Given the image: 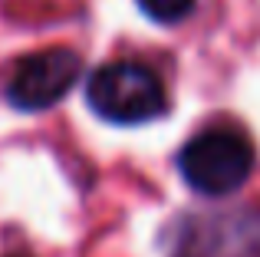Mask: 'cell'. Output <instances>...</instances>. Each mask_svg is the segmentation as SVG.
I'll return each mask as SVG.
<instances>
[{
	"mask_svg": "<svg viewBox=\"0 0 260 257\" xmlns=\"http://www.w3.org/2000/svg\"><path fill=\"white\" fill-rule=\"evenodd\" d=\"M89 109L112 125H142L168 109V96L155 70L132 59L106 63L86 83Z\"/></svg>",
	"mask_w": 260,
	"mask_h": 257,
	"instance_id": "cell-1",
	"label": "cell"
},
{
	"mask_svg": "<svg viewBox=\"0 0 260 257\" xmlns=\"http://www.w3.org/2000/svg\"><path fill=\"white\" fill-rule=\"evenodd\" d=\"M254 145L237 128H204L178 152V172L198 195H231L254 172Z\"/></svg>",
	"mask_w": 260,
	"mask_h": 257,
	"instance_id": "cell-2",
	"label": "cell"
},
{
	"mask_svg": "<svg viewBox=\"0 0 260 257\" xmlns=\"http://www.w3.org/2000/svg\"><path fill=\"white\" fill-rule=\"evenodd\" d=\"M83 76V59L70 46L40 50L33 56H23L10 70L4 86V96L13 109L23 112H43L56 106Z\"/></svg>",
	"mask_w": 260,
	"mask_h": 257,
	"instance_id": "cell-3",
	"label": "cell"
},
{
	"mask_svg": "<svg viewBox=\"0 0 260 257\" xmlns=\"http://www.w3.org/2000/svg\"><path fill=\"white\" fill-rule=\"evenodd\" d=\"M172 257H260V208L194 218Z\"/></svg>",
	"mask_w": 260,
	"mask_h": 257,
	"instance_id": "cell-4",
	"label": "cell"
},
{
	"mask_svg": "<svg viewBox=\"0 0 260 257\" xmlns=\"http://www.w3.org/2000/svg\"><path fill=\"white\" fill-rule=\"evenodd\" d=\"M139 7L148 20L172 26V23H181L194 10V0H139Z\"/></svg>",
	"mask_w": 260,
	"mask_h": 257,
	"instance_id": "cell-5",
	"label": "cell"
}]
</instances>
